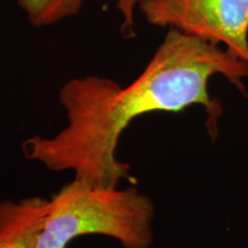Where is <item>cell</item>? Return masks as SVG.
<instances>
[{"instance_id": "cell-2", "label": "cell", "mask_w": 248, "mask_h": 248, "mask_svg": "<svg viewBox=\"0 0 248 248\" xmlns=\"http://www.w3.org/2000/svg\"><path fill=\"white\" fill-rule=\"evenodd\" d=\"M155 206L136 186L119 190L74 179L49 199L38 248H66L86 234L116 239L123 248H151Z\"/></svg>"}, {"instance_id": "cell-3", "label": "cell", "mask_w": 248, "mask_h": 248, "mask_svg": "<svg viewBox=\"0 0 248 248\" xmlns=\"http://www.w3.org/2000/svg\"><path fill=\"white\" fill-rule=\"evenodd\" d=\"M138 11L152 26L223 44L248 62V0H142Z\"/></svg>"}, {"instance_id": "cell-1", "label": "cell", "mask_w": 248, "mask_h": 248, "mask_svg": "<svg viewBox=\"0 0 248 248\" xmlns=\"http://www.w3.org/2000/svg\"><path fill=\"white\" fill-rule=\"evenodd\" d=\"M221 75L246 93L248 62L212 43L168 29L146 68L129 85L100 76L73 78L59 98L67 125L53 137L35 136L22 144L27 159L53 171L71 170L77 181L116 187L135 183L130 166L117 159L121 135L132 120L156 111L179 113L202 106L206 129L215 140L223 115L221 101L212 98L209 79Z\"/></svg>"}, {"instance_id": "cell-6", "label": "cell", "mask_w": 248, "mask_h": 248, "mask_svg": "<svg viewBox=\"0 0 248 248\" xmlns=\"http://www.w3.org/2000/svg\"><path fill=\"white\" fill-rule=\"evenodd\" d=\"M116 9L122 18V29L124 32L132 31L135 26L136 12L138 11L139 4L142 0H114Z\"/></svg>"}, {"instance_id": "cell-4", "label": "cell", "mask_w": 248, "mask_h": 248, "mask_svg": "<svg viewBox=\"0 0 248 248\" xmlns=\"http://www.w3.org/2000/svg\"><path fill=\"white\" fill-rule=\"evenodd\" d=\"M48 208L42 197L0 202V248H38Z\"/></svg>"}, {"instance_id": "cell-5", "label": "cell", "mask_w": 248, "mask_h": 248, "mask_svg": "<svg viewBox=\"0 0 248 248\" xmlns=\"http://www.w3.org/2000/svg\"><path fill=\"white\" fill-rule=\"evenodd\" d=\"M85 0H17L28 21L35 27H47L78 14Z\"/></svg>"}]
</instances>
